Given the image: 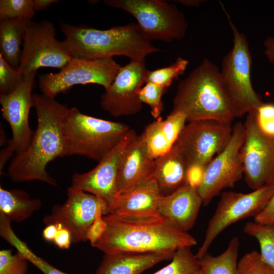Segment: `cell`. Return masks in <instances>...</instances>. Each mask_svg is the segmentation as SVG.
<instances>
[{
    "label": "cell",
    "mask_w": 274,
    "mask_h": 274,
    "mask_svg": "<svg viewBox=\"0 0 274 274\" xmlns=\"http://www.w3.org/2000/svg\"><path fill=\"white\" fill-rule=\"evenodd\" d=\"M21 19L0 20V54L12 65L18 67L27 22Z\"/></svg>",
    "instance_id": "cell-25"
},
{
    "label": "cell",
    "mask_w": 274,
    "mask_h": 274,
    "mask_svg": "<svg viewBox=\"0 0 274 274\" xmlns=\"http://www.w3.org/2000/svg\"><path fill=\"white\" fill-rule=\"evenodd\" d=\"M106 208L101 205L97 210L95 218L88 228L86 234V239L93 246L102 236L107 228V223L103 219L105 214Z\"/></svg>",
    "instance_id": "cell-37"
},
{
    "label": "cell",
    "mask_w": 274,
    "mask_h": 274,
    "mask_svg": "<svg viewBox=\"0 0 274 274\" xmlns=\"http://www.w3.org/2000/svg\"><path fill=\"white\" fill-rule=\"evenodd\" d=\"M57 232V227L56 224H52L46 226L43 230V237L48 242L54 241Z\"/></svg>",
    "instance_id": "cell-42"
},
{
    "label": "cell",
    "mask_w": 274,
    "mask_h": 274,
    "mask_svg": "<svg viewBox=\"0 0 274 274\" xmlns=\"http://www.w3.org/2000/svg\"><path fill=\"white\" fill-rule=\"evenodd\" d=\"M243 230L247 234L257 239L262 259L274 272V222L248 221Z\"/></svg>",
    "instance_id": "cell-28"
},
{
    "label": "cell",
    "mask_w": 274,
    "mask_h": 274,
    "mask_svg": "<svg viewBox=\"0 0 274 274\" xmlns=\"http://www.w3.org/2000/svg\"><path fill=\"white\" fill-rule=\"evenodd\" d=\"M196 274H203L201 269Z\"/></svg>",
    "instance_id": "cell-45"
},
{
    "label": "cell",
    "mask_w": 274,
    "mask_h": 274,
    "mask_svg": "<svg viewBox=\"0 0 274 274\" xmlns=\"http://www.w3.org/2000/svg\"><path fill=\"white\" fill-rule=\"evenodd\" d=\"M232 133L230 124L212 120L190 122L183 128L175 145L187 166H206L226 147Z\"/></svg>",
    "instance_id": "cell-11"
},
{
    "label": "cell",
    "mask_w": 274,
    "mask_h": 274,
    "mask_svg": "<svg viewBox=\"0 0 274 274\" xmlns=\"http://www.w3.org/2000/svg\"><path fill=\"white\" fill-rule=\"evenodd\" d=\"M175 252L105 254L95 274H142L159 262L171 260Z\"/></svg>",
    "instance_id": "cell-22"
},
{
    "label": "cell",
    "mask_w": 274,
    "mask_h": 274,
    "mask_svg": "<svg viewBox=\"0 0 274 274\" xmlns=\"http://www.w3.org/2000/svg\"><path fill=\"white\" fill-rule=\"evenodd\" d=\"M239 249V239L234 236L221 254L214 256L207 253L199 259L201 270L203 274H237Z\"/></svg>",
    "instance_id": "cell-26"
},
{
    "label": "cell",
    "mask_w": 274,
    "mask_h": 274,
    "mask_svg": "<svg viewBox=\"0 0 274 274\" xmlns=\"http://www.w3.org/2000/svg\"><path fill=\"white\" fill-rule=\"evenodd\" d=\"M163 196L151 176L119 192L112 214L129 218L158 216Z\"/></svg>",
    "instance_id": "cell-18"
},
{
    "label": "cell",
    "mask_w": 274,
    "mask_h": 274,
    "mask_svg": "<svg viewBox=\"0 0 274 274\" xmlns=\"http://www.w3.org/2000/svg\"><path fill=\"white\" fill-rule=\"evenodd\" d=\"M24 76L18 67L8 63L0 54V93L9 94L22 82Z\"/></svg>",
    "instance_id": "cell-33"
},
{
    "label": "cell",
    "mask_w": 274,
    "mask_h": 274,
    "mask_svg": "<svg viewBox=\"0 0 274 274\" xmlns=\"http://www.w3.org/2000/svg\"><path fill=\"white\" fill-rule=\"evenodd\" d=\"M245 135L244 124L237 122L232 127L226 147L206 166L202 181L197 189L202 204H208L222 190L232 188L244 176L241 155Z\"/></svg>",
    "instance_id": "cell-12"
},
{
    "label": "cell",
    "mask_w": 274,
    "mask_h": 274,
    "mask_svg": "<svg viewBox=\"0 0 274 274\" xmlns=\"http://www.w3.org/2000/svg\"><path fill=\"white\" fill-rule=\"evenodd\" d=\"M179 3L186 6L191 7H198L203 1L201 0H184V1H178Z\"/></svg>",
    "instance_id": "cell-44"
},
{
    "label": "cell",
    "mask_w": 274,
    "mask_h": 274,
    "mask_svg": "<svg viewBox=\"0 0 274 274\" xmlns=\"http://www.w3.org/2000/svg\"><path fill=\"white\" fill-rule=\"evenodd\" d=\"M11 222L7 217L0 214V235L4 239L15 247L18 252L44 274H68L60 270L35 254L27 244L16 235L11 227Z\"/></svg>",
    "instance_id": "cell-27"
},
{
    "label": "cell",
    "mask_w": 274,
    "mask_h": 274,
    "mask_svg": "<svg viewBox=\"0 0 274 274\" xmlns=\"http://www.w3.org/2000/svg\"><path fill=\"white\" fill-rule=\"evenodd\" d=\"M121 66L113 58H73L59 72L40 75L39 86L42 94L52 98L76 85L97 84L106 89Z\"/></svg>",
    "instance_id": "cell-8"
},
{
    "label": "cell",
    "mask_w": 274,
    "mask_h": 274,
    "mask_svg": "<svg viewBox=\"0 0 274 274\" xmlns=\"http://www.w3.org/2000/svg\"><path fill=\"white\" fill-rule=\"evenodd\" d=\"M62 41L73 58L96 59L125 56L130 60H145L160 50L151 43L138 23L97 29L85 25L60 24Z\"/></svg>",
    "instance_id": "cell-3"
},
{
    "label": "cell",
    "mask_w": 274,
    "mask_h": 274,
    "mask_svg": "<svg viewBox=\"0 0 274 274\" xmlns=\"http://www.w3.org/2000/svg\"><path fill=\"white\" fill-rule=\"evenodd\" d=\"M135 131L130 129L120 143L90 170L75 173L69 188L92 194L106 206L105 215L112 214L119 194L118 173L123 152Z\"/></svg>",
    "instance_id": "cell-13"
},
{
    "label": "cell",
    "mask_w": 274,
    "mask_h": 274,
    "mask_svg": "<svg viewBox=\"0 0 274 274\" xmlns=\"http://www.w3.org/2000/svg\"><path fill=\"white\" fill-rule=\"evenodd\" d=\"M237 274H274L262 259L259 252L245 254L237 262Z\"/></svg>",
    "instance_id": "cell-36"
},
{
    "label": "cell",
    "mask_w": 274,
    "mask_h": 274,
    "mask_svg": "<svg viewBox=\"0 0 274 274\" xmlns=\"http://www.w3.org/2000/svg\"><path fill=\"white\" fill-rule=\"evenodd\" d=\"M104 4L121 9L133 16L151 40L170 42L182 39L188 24L173 4L161 0H105Z\"/></svg>",
    "instance_id": "cell-7"
},
{
    "label": "cell",
    "mask_w": 274,
    "mask_h": 274,
    "mask_svg": "<svg viewBox=\"0 0 274 274\" xmlns=\"http://www.w3.org/2000/svg\"><path fill=\"white\" fill-rule=\"evenodd\" d=\"M67 195L64 203L54 206L51 213L44 217L43 223L46 226L60 223L70 232L72 243L85 242L97 210L105 204L92 194L69 187Z\"/></svg>",
    "instance_id": "cell-17"
},
{
    "label": "cell",
    "mask_w": 274,
    "mask_h": 274,
    "mask_svg": "<svg viewBox=\"0 0 274 274\" xmlns=\"http://www.w3.org/2000/svg\"><path fill=\"white\" fill-rule=\"evenodd\" d=\"M103 219L106 230L92 247L105 254L175 252L197 244L193 236L161 216L129 218L110 214Z\"/></svg>",
    "instance_id": "cell-2"
},
{
    "label": "cell",
    "mask_w": 274,
    "mask_h": 274,
    "mask_svg": "<svg viewBox=\"0 0 274 274\" xmlns=\"http://www.w3.org/2000/svg\"><path fill=\"white\" fill-rule=\"evenodd\" d=\"M274 193V186H265L248 193L225 191L221 194L214 214L209 220L203 241L195 254L199 259L224 229L232 224L258 214Z\"/></svg>",
    "instance_id": "cell-9"
},
{
    "label": "cell",
    "mask_w": 274,
    "mask_h": 274,
    "mask_svg": "<svg viewBox=\"0 0 274 274\" xmlns=\"http://www.w3.org/2000/svg\"><path fill=\"white\" fill-rule=\"evenodd\" d=\"M264 54L268 60L274 64V38L268 37L264 42Z\"/></svg>",
    "instance_id": "cell-41"
},
{
    "label": "cell",
    "mask_w": 274,
    "mask_h": 274,
    "mask_svg": "<svg viewBox=\"0 0 274 274\" xmlns=\"http://www.w3.org/2000/svg\"><path fill=\"white\" fill-rule=\"evenodd\" d=\"M220 4L233 36V47L223 58L220 75L236 118L240 117L255 110L263 102L252 84V55L247 37L238 31L223 4Z\"/></svg>",
    "instance_id": "cell-6"
},
{
    "label": "cell",
    "mask_w": 274,
    "mask_h": 274,
    "mask_svg": "<svg viewBox=\"0 0 274 274\" xmlns=\"http://www.w3.org/2000/svg\"><path fill=\"white\" fill-rule=\"evenodd\" d=\"M37 72L24 76L21 84L9 94H0L3 118L9 124L12 138L7 146L16 154L24 152L28 147L33 131L29 124V114L32 107V91Z\"/></svg>",
    "instance_id": "cell-16"
},
{
    "label": "cell",
    "mask_w": 274,
    "mask_h": 274,
    "mask_svg": "<svg viewBox=\"0 0 274 274\" xmlns=\"http://www.w3.org/2000/svg\"><path fill=\"white\" fill-rule=\"evenodd\" d=\"M20 64L24 76L41 67L62 68L72 56L56 38L54 24L48 20H28L24 36Z\"/></svg>",
    "instance_id": "cell-10"
},
{
    "label": "cell",
    "mask_w": 274,
    "mask_h": 274,
    "mask_svg": "<svg viewBox=\"0 0 274 274\" xmlns=\"http://www.w3.org/2000/svg\"><path fill=\"white\" fill-rule=\"evenodd\" d=\"M42 206L38 198H32L25 191L0 187V214L11 221L20 222L29 218Z\"/></svg>",
    "instance_id": "cell-24"
},
{
    "label": "cell",
    "mask_w": 274,
    "mask_h": 274,
    "mask_svg": "<svg viewBox=\"0 0 274 274\" xmlns=\"http://www.w3.org/2000/svg\"><path fill=\"white\" fill-rule=\"evenodd\" d=\"M172 111L183 113L188 122L212 120L231 124L236 118L220 70L208 59L179 82Z\"/></svg>",
    "instance_id": "cell-4"
},
{
    "label": "cell",
    "mask_w": 274,
    "mask_h": 274,
    "mask_svg": "<svg viewBox=\"0 0 274 274\" xmlns=\"http://www.w3.org/2000/svg\"><path fill=\"white\" fill-rule=\"evenodd\" d=\"M166 90L153 83L146 82L138 92L140 101L149 106L151 115L156 120L161 118L163 106L162 97Z\"/></svg>",
    "instance_id": "cell-32"
},
{
    "label": "cell",
    "mask_w": 274,
    "mask_h": 274,
    "mask_svg": "<svg viewBox=\"0 0 274 274\" xmlns=\"http://www.w3.org/2000/svg\"><path fill=\"white\" fill-rule=\"evenodd\" d=\"M155 159L149 154L141 135L134 132L123 152L118 173L119 192L152 176Z\"/></svg>",
    "instance_id": "cell-19"
},
{
    "label": "cell",
    "mask_w": 274,
    "mask_h": 274,
    "mask_svg": "<svg viewBox=\"0 0 274 274\" xmlns=\"http://www.w3.org/2000/svg\"><path fill=\"white\" fill-rule=\"evenodd\" d=\"M186 122L183 113L172 111L165 119L161 117L145 127L141 136L152 158L155 159L172 149Z\"/></svg>",
    "instance_id": "cell-21"
},
{
    "label": "cell",
    "mask_w": 274,
    "mask_h": 274,
    "mask_svg": "<svg viewBox=\"0 0 274 274\" xmlns=\"http://www.w3.org/2000/svg\"><path fill=\"white\" fill-rule=\"evenodd\" d=\"M37 126L28 148L16 154L8 169L14 182L38 180L57 186L56 180L47 172L49 162L63 157V121L68 107L44 94H32Z\"/></svg>",
    "instance_id": "cell-1"
},
{
    "label": "cell",
    "mask_w": 274,
    "mask_h": 274,
    "mask_svg": "<svg viewBox=\"0 0 274 274\" xmlns=\"http://www.w3.org/2000/svg\"><path fill=\"white\" fill-rule=\"evenodd\" d=\"M147 71L145 60H130L121 66L114 81L100 98L102 109L116 118L139 113L143 103L138 92L146 83Z\"/></svg>",
    "instance_id": "cell-15"
},
{
    "label": "cell",
    "mask_w": 274,
    "mask_h": 274,
    "mask_svg": "<svg viewBox=\"0 0 274 274\" xmlns=\"http://www.w3.org/2000/svg\"><path fill=\"white\" fill-rule=\"evenodd\" d=\"M171 262L152 274H196L200 270L199 259L190 247L175 251Z\"/></svg>",
    "instance_id": "cell-29"
},
{
    "label": "cell",
    "mask_w": 274,
    "mask_h": 274,
    "mask_svg": "<svg viewBox=\"0 0 274 274\" xmlns=\"http://www.w3.org/2000/svg\"><path fill=\"white\" fill-rule=\"evenodd\" d=\"M35 9L36 11H41L46 9L51 4L58 2L56 0H34Z\"/></svg>",
    "instance_id": "cell-43"
},
{
    "label": "cell",
    "mask_w": 274,
    "mask_h": 274,
    "mask_svg": "<svg viewBox=\"0 0 274 274\" xmlns=\"http://www.w3.org/2000/svg\"><path fill=\"white\" fill-rule=\"evenodd\" d=\"M206 167L200 164L188 165L186 174V185L197 190L202 181Z\"/></svg>",
    "instance_id": "cell-38"
},
{
    "label": "cell",
    "mask_w": 274,
    "mask_h": 274,
    "mask_svg": "<svg viewBox=\"0 0 274 274\" xmlns=\"http://www.w3.org/2000/svg\"><path fill=\"white\" fill-rule=\"evenodd\" d=\"M254 218V221L257 223L274 222V193L263 210Z\"/></svg>",
    "instance_id": "cell-39"
},
{
    "label": "cell",
    "mask_w": 274,
    "mask_h": 274,
    "mask_svg": "<svg viewBox=\"0 0 274 274\" xmlns=\"http://www.w3.org/2000/svg\"><path fill=\"white\" fill-rule=\"evenodd\" d=\"M36 12L34 0L0 1V20H31Z\"/></svg>",
    "instance_id": "cell-31"
},
{
    "label": "cell",
    "mask_w": 274,
    "mask_h": 274,
    "mask_svg": "<svg viewBox=\"0 0 274 274\" xmlns=\"http://www.w3.org/2000/svg\"><path fill=\"white\" fill-rule=\"evenodd\" d=\"M123 123L96 118L68 108L62 123L63 157L80 155L99 162L130 130Z\"/></svg>",
    "instance_id": "cell-5"
},
{
    "label": "cell",
    "mask_w": 274,
    "mask_h": 274,
    "mask_svg": "<svg viewBox=\"0 0 274 274\" xmlns=\"http://www.w3.org/2000/svg\"><path fill=\"white\" fill-rule=\"evenodd\" d=\"M202 204L197 190L185 185L173 193L162 197L159 215L188 232L194 225Z\"/></svg>",
    "instance_id": "cell-20"
},
{
    "label": "cell",
    "mask_w": 274,
    "mask_h": 274,
    "mask_svg": "<svg viewBox=\"0 0 274 274\" xmlns=\"http://www.w3.org/2000/svg\"><path fill=\"white\" fill-rule=\"evenodd\" d=\"M188 61L182 57L168 66L152 71H147L146 83L151 82L166 90L175 80L178 79L186 71Z\"/></svg>",
    "instance_id": "cell-30"
},
{
    "label": "cell",
    "mask_w": 274,
    "mask_h": 274,
    "mask_svg": "<svg viewBox=\"0 0 274 274\" xmlns=\"http://www.w3.org/2000/svg\"><path fill=\"white\" fill-rule=\"evenodd\" d=\"M54 224L57 226V232L53 241L54 243L59 248L68 249L72 243L70 232L60 223Z\"/></svg>",
    "instance_id": "cell-40"
},
{
    "label": "cell",
    "mask_w": 274,
    "mask_h": 274,
    "mask_svg": "<svg viewBox=\"0 0 274 274\" xmlns=\"http://www.w3.org/2000/svg\"><path fill=\"white\" fill-rule=\"evenodd\" d=\"M28 261L19 252L13 254L12 251H0V274H26Z\"/></svg>",
    "instance_id": "cell-35"
},
{
    "label": "cell",
    "mask_w": 274,
    "mask_h": 274,
    "mask_svg": "<svg viewBox=\"0 0 274 274\" xmlns=\"http://www.w3.org/2000/svg\"><path fill=\"white\" fill-rule=\"evenodd\" d=\"M253 113L261 133L274 143V104L263 102Z\"/></svg>",
    "instance_id": "cell-34"
},
{
    "label": "cell",
    "mask_w": 274,
    "mask_h": 274,
    "mask_svg": "<svg viewBox=\"0 0 274 274\" xmlns=\"http://www.w3.org/2000/svg\"><path fill=\"white\" fill-rule=\"evenodd\" d=\"M187 168V162L175 145L167 153L155 159L152 177L163 196L186 185Z\"/></svg>",
    "instance_id": "cell-23"
},
{
    "label": "cell",
    "mask_w": 274,
    "mask_h": 274,
    "mask_svg": "<svg viewBox=\"0 0 274 274\" xmlns=\"http://www.w3.org/2000/svg\"><path fill=\"white\" fill-rule=\"evenodd\" d=\"M241 149L244 176L252 190L274 186V143L258 128L253 111L247 115Z\"/></svg>",
    "instance_id": "cell-14"
}]
</instances>
